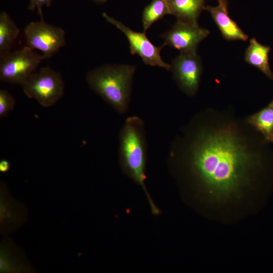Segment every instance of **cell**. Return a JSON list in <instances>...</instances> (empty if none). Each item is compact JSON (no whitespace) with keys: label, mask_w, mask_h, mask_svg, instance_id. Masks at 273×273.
I'll return each mask as SVG.
<instances>
[{"label":"cell","mask_w":273,"mask_h":273,"mask_svg":"<svg viewBox=\"0 0 273 273\" xmlns=\"http://www.w3.org/2000/svg\"><path fill=\"white\" fill-rule=\"evenodd\" d=\"M173 140L170 157L183 160L198 184L209 195L226 200L248 183L258 161L233 125L210 130L199 115Z\"/></svg>","instance_id":"6da1fadb"},{"label":"cell","mask_w":273,"mask_h":273,"mask_svg":"<svg viewBox=\"0 0 273 273\" xmlns=\"http://www.w3.org/2000/svg\"><path fill=\"white\" fill-rule=\"evenodd\" d=\"M119 142V163L122 169L142 188L152 213L158 214L159 210L152 201L145 185L147 142L143 120L137 116L128 117L120 131Z\"/></svg>","instance_id":"7a4b0ae2"},{"label":"cell","mask_w":273,"mask_h":273,"mask_svg":"<svg viewBox=\"0 0 273 273\" xmlns=\"http://www.w3.org/2000/svg\"><path fill=\"white\" fill-rule=\"evenodd\" d=\"M135 67L104 65L88 72L86 81L92 89L119 114L126 113L131 94Z\"/></svg>","instance_id":"3957f363"},{"label":"cell","mask_w":273,"mask_h":273,"mask_svg":"<svg viewBox=\"0 0 273 273\" xmlns=\"http://www.w3.org/2000/svg\"><path fill=\"white\" fill-rule=\"evenodd\" d=\"M21 86L27 97L35 100L44 107L55 105L64 92L61 74L49 67L35 71Z\"/></svg>","instance_id":"277c9868"},{"label":"cell","mask_w":273,"mask_h":273,"mask_svg":"<svg viewBox=\"0 0 273 273\" xmlns=\"http://www.w3.org/2000/svg\"><path fill=\"white\" fill-rule=\"evenodd\" d=\"M44 59L42 55L27 46L10 52L0 58V79L8 83L22 85Z\"/></svg>","instance_id":"5b68a950"},{"label":"cell","mask_w":273,"mask_h":273,"mask_svg":"<svg viewBox=\"0 0 273 273\" xmlns=\"http://www.w3.org/2000/svg\"><path fill=\"white\" fill-rule=\"evenodd\" d=\"M24 35L27 46L38 50L45 59H49L66 44L64 30L44 22H31L24 28Z\"/></svg>","instance_id":"8992f818"},{"label":"cell","mask_w":273,"mask_h":273,"mask_svg":"<svg viewBox=\"0 0 273 273\" xmlns=\"http://www.w3.org/2000/svg\"><path fill=\"white\" fill-rule=\"evenodd\" d=\"M103 16L109 23L120 30L126 36L129 44L130 52L132 55L140 56L144 63L151 66H158L168 71L171 70V65L165 62L161 56L163 44L157 47L147 37L145 32L133 31L104 12Z\"/></svg>","instance_id":"52a82bcc"},{"label":"cell","mask_w":273,"mask_h":273,"mask_svg":"<svg viewBox=\"0 0 273 273\" xmlns=\"http://www.w3.org/2000/svg\"><path fill=\"white\" fill-rule=\"evenodd\" d=\"M171 70L180 89L189 97L195 95L202 72V63L197 52L180 53L172 61Z\"/></svg>","instance_id":"ba28073f"},{"label":"cell","mask_w":273,"mask_h":273,"mask_svg":"<svg viewBox=\"0 0 273 273\" xmlns=\"http://www.w3.org/2000/svg\"><path fill=\"white\" fill-rule=\"evenodd\" d=\"M210 33L209 31L193 24L177 20L168 31L161 34L163 45L175 48L180 53L197 52L200 43Z\"/></svg>","instance_id":"9c48e42d"},{"label":"cell","mask_w":273,"mask_h":273,"mask_svg":"<svg viewBox=\"0 0 273 273\" xmlns=\"http://www.w3.org/2000/svg\"><path fill=\"white\" fill-rule=\"evenodd\" d=\"M0 210L1 234L14 232L27 219L25 206L11 197L3 183L1 184Z\"/></svg>","instance_id":"30bf717a"},{"label":"cell","mask_w":273,"mask_h":273,"mask_svg":"<svg viewBox=\"0 0 273 273\" xmlns=\"http://www.w3.org/2000/svg\"><path fill=\"white\" fill-rule=\"evenodd\" d=\"M0 270L1 272H30L32 269L22 252L10 240L1 244Z\"/></svg>","instance_id":"8fae6325"},{"label":"cell","mask_w":273,"mask_h":273,"mask_svg":"<svg viewBox=\"0 0 273 273\" xmlns=\"http://www.w3.org/2000/svg\"><path fill=\"white\" fill-rule=\"evenodd\" d=\"M204 10L208 11L226 40L246 41L248 36L229 16L228 9L221 5L216 7L207 6Z\"/></svg>","instance_id":"7c38bea8"},{"label":"cell","mask_w":273,"mask_h":273,"mask_svg":"<svg viewBox=\"0 0 273 273\" xmlns=\"http://www.w3.org/2000/svg\"><path fill=\"white\" fill-rule=\"evenodd\" d=\"M170 14L177 20L198 24V19L205 9L204 0H167Z\"/></svg>","instance_id":"4fadbf2b"},{"label":"cell","mask_w":273,"mask_h":273,"mask_svg":"<svg viewBox=\"0 0 273 273\" xmlns=\"http://www.w3.org/2000/svg\"><path fill=\"white\" fill-rule=\"evenodd\" d=\"M271 48L260 43L255 38L250 40L249 44L245 53V61L254 66L270 79H273V73L269 64V53Z\"/></svg>","instance_id":"5bb4252c"},{"label":"cell","mask_w":273,"mask_h":273,"mask_svg":"<svg viewBox=\"0 0 273 273\" xmlns=\"http://www.w3.org/2000/svg\"><path fill=\"white\" fill-rule=\"evenodd\" d=\"M246 123L260 132L265 141L273 143V100L266 107L248 117Z\"/></svg>","instance_id":"9a60e30c"},{"label":"cell","mask_w":273,"mask_h":273,"mask_svg":"<svg viewBox=\"0 0 273 273\" xmlns=\"http://www.w3.org/2000/svg\"><path fill=\"white\" fill-rule=\"evenodd\" d=\"M20 30L5 12L0 14V58L10 52L12 46L19 35Z\"/></svg>","instance_id":"2e32d148"},{"label":"cell","mask_w":273,"mask_h":273,"mask_svg":"<svg viewBox=\"0 0 273 273\" xmlns=\"http://www.w3.org/2000/svg\"><path fill=\"white\" fill-rule=\"evenodd\" d=\"M170 14L167 0H153L144 9L142 13V24L146 32L154 23Z\"/></svg>","instance_id":"e0dca14e"},{"label":"cell","mask_w":273,"mask_h":273,"mask_svg":"<svg viewBox=\"0 0 273 273\" xmlns=\"http://www.w3.org/2000/svg\"><path fill=\"white\" fill-rule=\"evenodd\" d=\"M15 105L14 97L7 90H0V118L6 117Z\"/></svg>","instance_id":"ac0fdd59"},{"label":"cell","mask_w":273,"mask_h":273,"mask_svg":"<svg viewBox=\"0 0 273 273\" xmlns=\"http://www.w3.org/2000/svg\"><path fill=\"white\" fill-rule=\"evenodd\" d=\"M53 0H29L28 9L31 11L36 10L40 19H43L42 8L44 6L49 7Z\"/></svg>","instance_id":"d6986e66"},{"label":"cell","mask_w":273,"mask_h":273,"mask_svg":"<svg viewBox=\"0 0 273 273\" xmlns=\"http://www.w3.org/2000/svg\"><path fill=\"white\" fill-rule=\"evenodd\" d=\"M10 163L6 159H2L0 161V172L2 173H6L10 169Z\"/></svg>","instance_id":"ffe728a7"},{"label":"cell","mask_w":273,"mask_h":273,"mask_svg":"<svg viewBox=\"0 0 273 273\" xmlns=\"http://www.w3.org/2000/svg\"><path fill=\"white\" fill-rule=\"evenodd\" d=\"M219 5L223 6L224 8L228 9V0H217Z\"/></svg>","instance_id":"44dd1931"},{"label":"cell","mask_w":273,"mask_h":273,"mask_svg":"<svg viewBox=\"0 0 273 273\" xmlns=\"http://www.w3.org/2000/svg\"><path fill=\"white\" fill-rule=\"evenodd\" d=\"M97 3H104L106 2L107 0H91Z\"/></svg>","instance_id":"7402d4cb"}]
</instances>
